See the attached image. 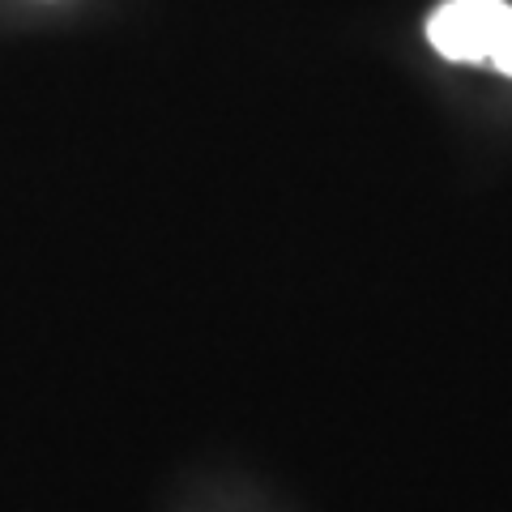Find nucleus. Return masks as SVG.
I'll list each match as a JSON object with an SVG mask.
<instances>
[{
    "label": "nucleus",
    "mask_w": 512,
    "mask_h": 512,
    "mask_svg": "<svg viewBox=\"0 0 512 512\" xmlns=\"http://www.w3.org/2000/svg\"><path fill=\"white\" fill-rule=\"evenodd\" d=\"M427 39L444 60L495 64L512 77V5L508 0H444L427 18Z\"/></svg>",
    "instance_id": "nucleus-1"
}]
</instances>
